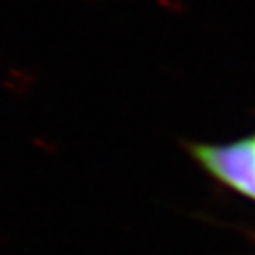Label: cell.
Returning <instances> with one entry per match:
<instances>
[{
  "mask_svg": "<svg viewBox=\"0 0 255 255\" xmlns=\"http://www.w3.org/2000/svg\"><path fill=\"white\" fill-rule=\"evenodd\" d=\"M189 151L218 182L255 201V134L225 144H191Z\"/></svg>",
  "mask_w": 255,
  "mask_h": 255,
  "instance_id": "cell-1",
  "label": "cell"
}]
</instances>
